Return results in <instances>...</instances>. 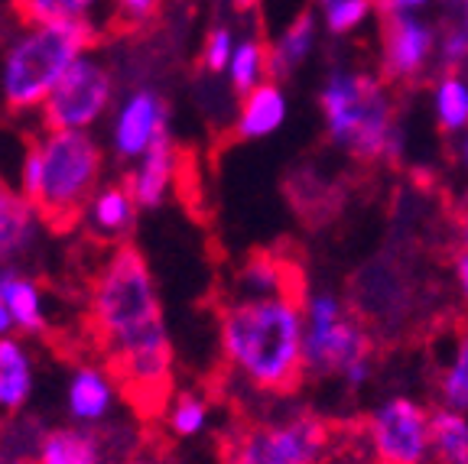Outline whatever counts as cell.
I'll list each match as a JSON object with an SVG mask.
<instances>
[{"label": "cell", "instance_id": "obj_1", "mask_svg": "<svg viewBox=\"0 0 468 464\" xmlns=\"http://www.w3.org/2000/svg\"><path fill=\"white\" fill-rule=\"evenodd\" d=\"M88 322L108 370L144 416L166 413L173 399V342L150 263L121 240L88 292Z\"/></svg>", "mask_w": 468, "mask_h": 464}, {"label": "cell", "instance_id": "obj_2", "mask_svg": "<svg viewBox=\"0 0 468 464\" xmlns=\"http://www.w3.org/2000/svg\"><path fill=\"white\" fill-rule=\"evenodd\" d=\"M306 302L292 296H231L218 312L221 364L263 396H292L306 384Z\"/></svg>", "mask_w": 468, "mask_h": 464}, {"label": "cell", "instance_id": "obj_3", "mask_svg": "<svg viewBox=\"0 0 468 464\" xmlns=\"http://www.w3.org/2000/svg\"><path fill=\"white\" fill-rule=\"evenodd\" d=\"M98 43L91 20L37 23L20 29L0 56V104L10 114L39 111L62 75Z\"/></svg>", "mask_w": 468, "mask_h": 464}, {"label": "cell", "instance_id": "obj_4", "mask_svg": "<svg viewBox=\"0 0 468 464\" xmlns=\"http://www.w3.org/2000/svg\"><path fill=\"white\" fill-rule=\"evenodd\" d=\"M319 108L332 143L348 150L358 163L397 160L400 127L384 79L367 72H332Z\"/></svg>", "mask_w": 468, "mask_h": 464}, {"label": "cell", "instance_id": "obj_5", "mask_svg": "<svg viewBox=\"0 0 468 464\" xmlns=\"http://www.w3.org/2000/svg\"><path fill=\"white\" fill-rule=\"evenodd\" d=\"M43 153V189L37 211L52 231H69L85 221L91 198L101 189L104 153L91 131H46L39 137Z\"/></svg>", "mask_w": 468, "mask_h": 464}, {"label": "cell", "instance_id": "obj_6", "mask_svg": "<svg viewBox=\"0 0 468 464\" xmlns=\"http://www.w3.org/2000/svg\"><path fill=\"white\" fill-rule=\"evenodd\" d=\"M374 351V334L358 315L345 309L335 296L319 292L306 302V357L309 377H335L342 374L351 386L367 380V361Z\"/></svg>", "mask_w": 468, "mask_h": 464}, {"label": "cell", "instance_id": "obj_7", "mask_svg": "<svg viewBox=\"0 0 468 464\" xmlns=\"http://www.w3.org/2000/svg\"><path fill=\"white\" fill-rule=\"evenodd\" d=\"M342 428V422L322 419L315 413L244 422L221 445V464H319Z\"/></svg>", "mask_w": 468, "mask_h": 464}, {"label": "cell", "instance_id": "obj_8", "mask_svg": "<svg viewBox=\"0 0 468 464\" xmlns=\"http://www.w3.org/2000/svg\"><path fill=\"white\" fill-rule=\"evenodd\" d=\"M114 104V72L91 52L75 62L39 108L46 131H91Z\"/></svg>", "mask_w": 468, "mask_h": 464}, {"label": "cell", "instance_id": "obj_9", "mask_svg": "<svg viewBox=\"0 0 468 464\" xmlns=\"http://www.w3.org/2000/svg\"><path fill=\"white\" fill-rule=\"evenodd\" d=\"M351 312L378 334L397 332L410 322L417 309L413 276L394 257H378L355 273L348 286Z\"/></svg>", "mask_w": 468, "mask_h": 464}, {"label": "cell", "instance_id": "obj_10", "mask_svg": "<svg viewBox=\"0 0 468 464\" xmlns=\"http://www.w3.org/2000/svg\"><path fill=\"white\" fill-rule=\"evenodd\" d=\"M374 464H423L430 451V413L407 396L388 399L365 419Z\"/></svg>", "mask_w": 468, "mask_h": 464}, {"label": "cell", "instance_id": "obj_11", "mask_svg": "<svg viewBox=\"0 0 468 464\" xmlns=\"http://www.w3.org/2000/svg\"><path fill=\"white\" fill-rule=\"evenodd\" d=\"M163 133H169V104L154 88H137L121 101L111 123L114 160L137 163Z\"/></svg>", "mask_w": 468, "mask_h": 464}, {"label": "cell", "instance_id": "obj_12", "mask_svg": "<svg viewBox=\"0 0 468 464\" xmlns=\"http://www.w3.org/2000/svg\"><path fill=\"white\" fill-rule=\"evenodd\" d=\"M380 43H384V56H380L384 85L410 88L413 81L423 79V69L432 52V29L426 23L413 20L407 10L394 16H380Z\"/></svg>", "mask_w": 468, "mask_h": 464}, {"label": "cell", "instance_id": "obj_13", "mask_svg": "<svg viewBox=\"0 0 468 464\" xmlns=\"http://www.w3.org/2000/svg\"><path fill=\"white\" fill-rule=\"evenodd\" d=\"M117 390H121V384L108 367H95V364L75 367L66 386V409L72 426L95 428L108 422L111 413H114Z\"/></svg>", "mask_w": 468, "mask_h": 464}, {"label": "cell", "instance_id": "obj_14", "mask_svg": "<svg viewBox=\"0 0 468 464\" xmlns=\"http://www.w3.org/2000/svg\"><path fill=\"white\" fill-rule=\"evenodd\" d=\"M176 143L169 133H163L150 150L133 163V173L127 175V185H131L133 198H137L140 208H160L166 202L169 189H173L176 182Z\"/></svg>", "mask_w": 468, "mask_h": 464}, {"label": "cell", "instance_id": "obj_15", "mask_svg": "<svg viewBox=\"0 0 468 464\" xmlns=\"http://www.w3.org/2000/svg\"><path fill=\"white\" fill-rule=\"evenodd\" d=\"M0 302L7 305V312L14 315V325L20 334L39 338V334L49 332L43 290L33 276L16 269L14 263H0Z\"/></svg>", "mask_w": 468, "mask_h": 464}, {"label": "cell", "instance_id": "obj_16", "mask_svg": "<svg viewBox=\"0 0 468 464\" xmlns=\"http://www.w3.org/2000/svg\"><path fill=\"white\" fill-rule=\"evenodd\" d=\"M39 225L43 218H39L37 205L23 192L7 189L0 182V263H14L23 254H29V247L37 244Z\"/></svg>", "mask_w": 468, "mask_h": 464}, {"label": "cell", "instance_id": "obj_17", "mask_svg": "<svg viewBox=\"0 0 468 464\" xmlns=\"http://www.w3.org/2000/svg\"><path fill=\"white\" fill-rule=\"evenodd\" d=\"M137 198H133L127 182H114V185H101L98 195L91 198L85 211V221L91 234L101 240H124L137 225Z\"/></svg>", "mask_w": 468, "mask_h": 464}, {"label": "cell", "instance_id": "obj_18", "mask_svg": "<svg viewBox=\"0 0 468 464\" xmlns=\"http://www.w3.org/2000/svg\"><path fill=\"white\" fill-rule=\"evenodd\" d=\"M33 386H37V370L29 348L14 334L0 338V416L27 409Z\"/></svg>", "mask_w": 468, "mask_h": 464}, {"label": "cell", "instance_id": "obj_19", "mask_svg": "<svg viewBox=\"0 0 468 464\" xmlns=\"http://www.w3.org/2000/svg\"><path fill=\"white\" fill-rule=\"evenodd\" d=\"M37 464H108V458L95 428L58 426L37 442Z\"/></svg>", "mask_w": 468, "mask_h": 464}, {"label": "cell", "instance_id": "obj_20", "mask_svg": "<svg viewBox=\"0 0 468 464\" xmlns=\"http://www.w3.org/2000/svg\"><path fill=\"white\" fill-rule=\"evenodd\" d=\"M286 121V98L277 81H261V85L241 98V111L234 121V140H263Z\"/></svg>", "mask_w": 468, "mask_h": 464}, {"label": "cell", "instance_id": "obj_21", "mask_svg": "<svg viewBox=\"0 0 468 464\" xmlns=\"http://www.w3.org/2000/svg\"><path fill=\"white\" fill-rule=\"evenodd\" d=\"M313 39H315V16L306 7L292 16L290 26L283 29V37L267 52V79H286V75L296 72L306 62L309 49H313Z\"/></svg>", "mask_w": 468, "mask_h": 464}, {"label": "cell", "instance_id": "obj_22", "mask_svg": "<svg viewBox=\"0 0 468 464\" xmlns=\"http://www.w3.org/2000/svg\"><path fill=\"white\" fill-rule=\"evenodd\" d=\"M455 351L436 374V393L442 406L468 413V315H452Z\"/></svg>", "mask_w": 468, "mask_h": 464}, {"label": "cell", "instance_id": "obj_23", "mask_svg": "<svg viewBox=\"0 0 468 464\" xmlns=\"http://www.w3.org/2000/svg\"><path fill=\"white\" fill-rule=\"evenodd\" d=\"M430 451L436 464H468V419L455 409L430 413Z\"/></svg>", "mask_w": 468, "mask_h": 464}, {"label": "cell", "instance_id": "obj_24", "mask_svg": "<svg viewBox=\"0 0 468 464\" xmlns=\"http://www.w3.org/2000/svg\"><path fill=\"white\" fill-rule=\"evenodd\" d=\"M101 0H10L16 20L23 26L37 23H62V20H91Z\"/></svg>", "mask_w": 468, "mask_h": 464}, {"label": "cell", "instance_id": "obj_25", "mask_svg": "<svg viewBox=\"0 0 468 464\" xmlns=\"http://www.w3.org/2000/svg\"><path fill=\"white\" fill-rule=\"evenodd\" d=\"M267 52H271V46L254 37L234 46L228 75H231V91L238 98L250 95V91L263 81V75H267Z\"/></svg>", "mask_w": 468, "mask_h": 464}, {"label": "cell", "instance_id": "obj_26", "mask_svg": "<svg viewBox=\"0 0 468 464\" xmlns=\"http://www.w3.org/2000/svg\"><path fill=\"white\" fill-rule=\"evenodd\" d=\"M436 123L442 133L468 127V81H462L459 72H446L436 85Z\"/></svg>", "mask_w": 468, "mask_h": 464}, {"label": "cell", "instance_id": "obj_27", "mask_svg": "<svg viewBox=\"0 0 468 464\" xmlns=\"http://www.w3.org/2000/svg\"><path fill=\"white\" fill-rule=\"evenodd\" d=\"M166 428L176 438H192L198 436L208 422V403L198 393H173L166 406Z\"/></svg>", "mask_w": 468, "mask_h": 464}, {"label": "cell", "instance_id": "obj_28", "mask_svg": "<svg viewBox=\"0 0 468 464\" xmlns=\"http://www.w3.org/2000/svg\"><path fill=\"white\" fill-rule=\"evenodd\" d=\"M371 7H374V0H335V4L325 10V26H329V33H335V37L351 33V29L371 14Z\"/></svg>", "mask_w": 468, "mask_h": 464}, {"label": "cell", "instance_id": "obj_29", "mask_svg": "<svg viewBox=\"0 0 468 464\" xmlns=\"http://www.w3.org/2000/svg\"><path fill=\"white\" fill-rule=\"evenodd\" d=\"M231 52H234V37L228 26H215L202 43V66L212 75L225 72L231 66Z\"/></svg>", "mask_w": 468, "mask_h": 464}, {"label": "cell", "instance_id": "obj_30", "mask_svg": "<svg viewBox=\"0 0 468 464\" xmlns=\"http://www.w3.org/2000/svg\"><path fill=\"white\" fill-rule=\"evenodd\" d=\"M39 189H43V153H39V140H33L20 160V192L37 205Z\"/></svg>", "mask_w": 468, "mask_h": 464}, {"label": "cell", "instance_id": "obj_31", "mask_svg": "<svg viewBox=\"0 0 468 464\" xmlns=\"http://www.w3.org/2000/svg\"><path fill=\"white\" fill-rule=\"evenodd\" d=\"M439 52H442V66H446V72H459L462 62H465V56H468V33L465 29L449 26L446 33H442Z\"/></svg>", "mask_w": 468, "mask_h": 464}, {"label": "cell", "instance_id": "obj_32", "mask_svg": "<svg viewBox=\"0 0 468 464\" xmlns=\"http://www.w3.org/2000/svg\"><path fill=\"white\" fill-rule=\"evenodd\" d=\"M156 4H160V0H117L124 20H131V23H146L156 14Z\"/></svg>", "mask_w": 468, "mask_h": 464}, {"label": "cell", "instance_id": "obj_33", "mask_svg": "<svg viewBox=\"0 0 468 464\" xmlns=\"http://www.w3.org/2000/svg\"><path fill=\"white\" fill-rule=\"evenodd\" d=\"M449 218H452V227H455V237H459V244L468 247V195L459 198V202L449 208Z\"/></svg>", "mask_w": 468, "mask_h": 464}, {"label": "cell", "instance_id": "obj_34", "mask_svg": "<svg viewBox=\"0 0 468 464\" xmlns=\"http://www.w3.org/2000/svg\"><path fill=\"white\" fill-rule=\"evenodd\" d=\"M452 269H455V279H459V286H462V296H465V302H468V247H462V244H455L452 247Z\"/></svg>", "mask_w": 468, "mask_h": 464}, {"label": "cell", "instance_id": "obj_35", "mask_svg": "<svg viewBox=\"0 0 468 464\" xmlns=\"http://www.w3.org/2000/svg\"><path fill=\"white\" fill-rule=\"evenodd\" d=\"M16 325H14V315L7 312V305L0 302V338H7V334H14Z\"/></svg>", "mask_w": 468, "mask_h": 464}, {"label": "cell", "instance_id": "obj_36", "mask_svg": "<svg viewBox=\"0 0 468 464\" xmlns=\"http://www.w3.org/2000/svg\"><path fill=\"white\" fill-rule=\"evenodd\" d=\"M117 464H156V461H154V458H140L137 455V458H124V461H117Z\"/></svg>", "mask_w": 468, "mask_h": 464}, {"label": "cell", "instance_id": "obj_37", "mask_svg": "<svg viewBox=\"0 0 468 464\" xmlns=\"http://www.w3.org/2000/svg\"><path fill=\"white\" fill-rule=\"evenodd\" d=\"M426 0H400V7L403 10H413V7H423Z\"/></svg>", "mask_w": 468, "mask_h": 464}, {"label": "cell", "instance_id": "obj_38", "mask_svg": "<svg viewBox=\"0 0 468 464\" xmlns=\"http://www.w3.org/2000/svg\"><path fill=\"white\" fill-rule=\"evenodd\" d=\"M254 4H257V0H234V7H238V10H248V7H254Z\"/></svg>", "mask_w": 468, "mask_h": 464}, {"label": "cell", "instance_id": "obj_39", "mask_svg": "<svg viewBox=\"0 0 468 464\" xmlns=\"http://www.w3.org/2000/svg\"><path fill=\"white\" fill-rule=\"evenodd\" d=\"M462 153H465V163H468V140H465V146H462Z\"/></svg>", "mask_w": 468, "mask_h": 464}, {"label": "cell", "instance_id": "obj_40", "mask_svg": "<svg viewBox=\"0 0 468 464\" xmlns=\"http://www.w3.org/2000/svg\"><path fill=\"white\" fill-rule=\"evenodd\" d=\"M0 464H4V455H0Z\"/></svg>", "mask_w": 468, "mask_h": 464}]
</instances>
